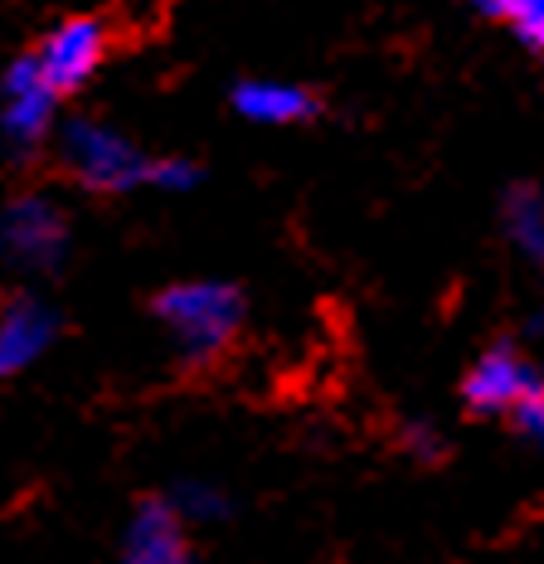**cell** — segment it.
I'll use <instances>...</instances> for the list:
<instances>
[{"label": "cell", "instance_id": "6da1fadb", "mask_svg": "<svg viewBox=\"0 0 544 564\" xmlns=\"http://www.w3.org/2000/svg\"><path fill=\"white\" fill-rule=\"evenodd\" d=\"M156 322L161 332L171 336L175 356L185 366H209L224 350L239 340L248 302L233 282L219 278H191V282H171V288L156 292Z\"/></svg>", "mask_w": 544, "mask_h": 564}, {"label": "cell", "instance_id": "7a4b0ae2", "mask_svg": "<svg viewBox=\"0 0 544 564\" xmlns=\"http://www.w3.org/2000/svg\"><path fill=\"white\" fill-rule=\"evenodd\" d=\"M54 156L58 171L74 185L93 195H132V191H156L161 156L137 147L127 132H117L102 117H74L58 122L54 132Z\"/></svg>", "mask_w": 544, "mask_h": 564}, {"label": "cell", "instance_id": "3957f363", "mask_svg": "<svg viewBox=\"0 0 544 564\" xmlns=\"http://www.w3.org/2000/svg\"><path fill=\"white\" fill-rule=\"evenodd\" d=\"M74 249V225L54 195L25 191L0 209V253L30 273H54Z\"/></svg>", "mask_w": 544, "mask_h": 564}, {"label": "cell", "instance_id": "277c9868", "mask_svg": "<svg viewBox=\"0 0 544 564\" xmlns=\"http://www.w3.org/2000/svg\"><path fill=\"white\" fill-rule=\"evenodd\" d=\"M58 93L40 74L34 54L15 58V64L0 74V137L15 151H40L44 141H54L58 132Z\"/></svg>", "mask_w": 544, "mask_h": 564}, {"label": "cell", "instance_id": "5b68a950", "mask_svg": "<svg viewBox=\"0 0 544 564\" xmlns=\"http://www.w3.org/2000/svg\"><path fill=\"white\" fill-rule=\"evenodd\" d=\"M108 44H112V34L98 15H68L40 40L34 64H40V74L54 84L58 98H74V93L88 88L93 78H98V68L108 64Z\"/></svg>", "mask_w": 544, "mask_h": 564}, {"label": "cell", "instance_id": "8992f818", "mask_svg": "<svg viewBox=\"0 0 544 564\" xmlns=\"http://www.w3.org/2000/svg\"><path fill=\"white\" fill-rule=\"evenodd\" d=\"M117 564H199L191 550V521L175 511L171 497H151L132 511Z\"/></svg>", "mask_w": 544, "mask_h": 564}, {"label": "cell", "instance_id": "52a82bcc", "mask_svg": "<svg viewBox=\"0 0 544 564\" xmlns=\"http://www.w3.org/2000/svg\"><path fill=\"white\" fill-rule=\"evenodd\" d=\"M58 340V312L44 297H10L0 307V380H15V375L34 370Z\"/></svg>", "mask_w": 544, "mask_h": 564}, {"label": "cell", "instance_id": "ba28073f", "mask_svg": "<svg viewBox=\"0 0 544 564\" xmlns=\"http://www.w3.org/2000/svg\"><path fill=\"white\" fill-rule=\"evenodd\" d=\"M535 384H540V375L530 360H520L511 346H496L471 366L463 394L477 414H515Z\"/></svg>", "mask_w": 544, "mask_h": 564}, {"label": "cell", "instance_id": "9c48e42d", "mask_svg": "<svg viewBox=\"0 0 544 564\" xmlns=\"http://www.w3.org/2000/svg\"><path fill=\"white\" fill-rule=\"evenodd\" d=\"M233 112L253 127H297L322 112L312 88L287 84V78H243L233 88Z\"/></svg>", "mask_w": 544, "mask_h": 564}, {"label": "cell", "instance_id": "30bf717a", "mask_svg": "<svg viewBox=\"0 0 544 564\" xmlns=\"http://www.w3.org/2000/svg\"><path fill=\"white\" fill-rule=\"evenodd\" d=\"M505 229H511L520 258H525L535 273H544V195L515 191L505 199Z\"/></svg>", "mask_w": 544, "mask_h": 564}, {"label": "cell", "instance_id": "8fae6325", "mask_svg": "<svg viewBox=\"0 0 544 564\" xmlns=\"http://www.w3.org/2000/svg\"><path fill=\"white\" fill-rule=\"evenodd\" d=\"M171 501H175V511H181L191 525H215V521H224V516L233 511L229 491L215 487V481H205V477L181 481V487L171 491Z\"/></svg>", "mask_w": 544, "mask_h": 564}, {"label": "cell", "instance_id": "7c38bea8", "mask_svg": "<svg viewBox=\"0 0 544 564\" xmlns=\"http://www.w3.org/2000/svg\"><path fill=\"white\" fill-rule=\"evenodd\" d=\"M511 419L520 423V433H525V438L535 443V448H544V380L535 384V390H530V399L515 409Z\"/></svg>", "mask_w": 544, "mask_h": 564}, {"label": "cell", "instance_id": "4fadbf2b", "mask_svg": "<svg viewBox=\"0 0 544 564\" xmlns=\"http://www.w3.org/2000/svg\"><path fill=\"white\" fill-rule=\"evenodd\" d=\"M515 30L525 34V44L544 58V0H530V6L520 10V15H515Z\"/></svg>", "mask_w": 544, "mask_h": 564}, {"label": "cell", "instance_id": "5bb4252c", "mask_svg": "<svg viewBox=\"0 0 544 564\" xmlns=\"http://www.w3.org/2000/svg\"><path fill=\"white\" fill-rule=\"evenodd\" d=\"M477 6H487V10H491V15H511V20H515V15H520V10H525V6H530V0H477Z\"/></svg>", "mask_w": 544, "mask_h": 564}]
</instances>
